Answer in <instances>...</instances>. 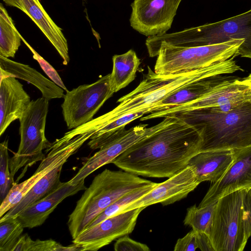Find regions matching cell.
<instances>
[{
    "label": "cell",
    "mask_w": 251,
    "mask_h": 251,
    "mask_svg": "<svg viewBox=\"0 0 251 251\" xmlns=\"http://www.w3.org/2000/svg\"><path fill=\"white\" fill-rule=\"evenodd\" d=\"M175 117L170 123L133 144L111 163L134 175L157 178H169L185 168L199 152L201 139L194 128Z\"/></svg>",
    "instance_id": "obj_1"
},
{
    "label": "cell",
    "mask_w": 251,
    "mask_h": 251,
    "mask_svg": "<svg viewBox=\"0 0 251 251\" xmlns=\"http://www.w3.org/2000/svg\"><path fill=\"white\" fill-rule=\"evenodd\" d=\"M234 58L192 71L169 75L157 74L148 66V72L137 87L119 99L117 102L119 104L113 110L95 118V123L101 128L126 114L144 110L151 113L157 103L184 85L212 76L243 71Z\"/></svg>",
    "instance_id": "obj_2"
},
{
    "label": "cell",
    "mask_w": 251,
    "mask_h": 251,
    "mask_svg": "<svg viewBox=\"0 0 251 251\" xmlns=\"http://www.w3.org/2000/svg\"><path fill=\"white\" fill-rule=\"evenodd\" d=\"M168 115L180 119L199 132L201 139L199 152L234 150L251 146L250 100L227 112L209 107Z\"/></svg>",
    "instance_id": "obj_3"
},
{
    "label": "cell",
    "mask_w": 251,
    "mask_h": 251,
    "mask_svg": "<svg viewBox=\"0 0 251 251\" xmlns=\"http://www.w3.org/2000/svg\"><path fill=\"white\" fill-rule=\"evenodd\" d=\"M152 182L124 170H103L94 177L69 216L67 225L72 239L122 196Z\"/></svg>",
    "instance_id": "obj_4"
},
{
    "label": "cell",
    "mask_w": 251,
    "mask_h": 251,
    "mask_svg": "<svg viewBox=\"0 0 251 251\" xmlns=\"http://www.w3.org/2000/svg\"><path fill=\"white\" fill-rule=\"evenodd\" d=\"M233 39H243L238 55L251 59V8L237 15L214 23L186 28L171 33L151 36L148 43L152 49L162 44L182 47L206 46Z\"/></svg>",
    "instance_id": "obj_5"
},
{
    "label": "cell",
    "mask_w": 251,
    "mask_h": 251,
    "mask_svg": "<svg viewBox=\"0 0 251 251\" xmlns=\"http://www.w3.org/2000/svg\"><path fill=\"white\" fill-rule=\"evenodd\" d=\"M251 236V188L217 201L210 234L214 251H242Z\"/></svg>",
    "instance_id": "obj_6"
},
{
    "label": "cell",
    "mask_w": 251,
    "mask_h": 251,
    "mask_svg": "<svg viewBox=\"0 0 251 251\" xmlns=\"http://www.w3.org/2000/svg\"><path fill=\"white\" fill-rule=\"evenodd\" d=\"M243 39H233L221 43L193 47L162 44L157 57L154 72L160 75L181 74L205 67L238 56Z\"/></svg>",
    "instance_id": "obj_7"
},
{
    "label": "cell",
    "mask_w": 251,
    "mask_h": 251,
    "mask_svg": "<svg viewBox=\"0 0 251 251\" xmlns=\"http://www.w3.org/2000/svg\"><path fill=\"white\" fill-rule=\"evenodd\" d=\"M49 100L42 97L32 100L19 118L20 143L18 151L10 158L9 168L11 176L24 168L21 179L28 167H31L46 156L43 151L51 144L47 139L45 126L47 117Z\"/></svg>",
    "instance_id": "obj_8"
},
{
    "label": "cell",
    "mask_w": 251,
    "mask_h": 251,
    "mask_svg": "<svg viewBox=\"0 0 251 251\" xmlns=\"http://www.w3.org/2000/svg\"><path fill=\"white\" fill-rule=\"evenodd\" d=\"M109 74L90 84L68 91L61 104L64 121L69 129H75L93 120L105 102L114 94Z\"/></svg>",
    "instance_id": "obj_9"
},
{
    "label": "cell",
    "mask_w": 251,
    "mask_h": 251,
    "mask_svg": "<svg viewBox=\"0 0 251 251\" xmlns=\"http://www.w3.org/2000/svg\"><path fill=\"white\" fill-rule=\"evenodd\" d=\"M90 137V134L85 133L77 135L65 142H61L56 139L51 143L45 150L47 155L41 161L33 175L20 183H15L1 202L0 218L15 206L47 174L58 165L66 162L68 158L76 153Z\"/></svg>",
    "instance_id": "obj_10"
},
{
    "label": "cell",
    "mask_w": 251,
    "mask_h": 251,
    "mask_svg": "<svg viewBox=\"0 0 251 251\" xmlns=\"http://www.w3.org/2000/svg\"><path fill=\"white\" fill-rule=\"evenodd\" d=\"M159 123L151 127L140 124L128 129H124L106 141L93 155L87 159L76 175L68 181L71 185H76L84 180L89 175L101 167L110 163L119 155L138 141L151 134L170 123L175 116L168 115Z\"/></svg>",
    "instance_id": "obj_11"
},
{
    "label": "cell",
    "mask_w": 251,
    "mask_h": 251,
    "mask_svg": "<svg viewBox=\"0 0 251 251\" xmlns=\"http://www.w3.org/2000/svg\"><path fill=\"white\" fill-rule=\"evenodd\" d=\"M181 0H134L131 4V26L148 37L166 33Z\"/></svg>",
    "instance_id": "obj_12"
},
{
    "label": "cell",
    "mask_w": 251,
    "mask_h": 251,
    "mask_svg": "<svg viewBox=\"0 0 251 251\" xmlns=\"http://www.w3.org/2000/svg\"><path fill=\"white\" fill-rule=\"evenodd\" d=\"M145 208H134L108 218L83 230L73 239L72 242L79 246L81 251H97L114 240L131 233L138 216Z\"/></svg>",
    "instance_id": "obj_13"
},
{
    "label": "cell",
    "mask_w": 251,
    "mask_h": 251,
    "mask_svg": "<svg viewBox=\"0 0 251 251\" xmlns=\"http://www.w3.org/2000/svg\"><path fill=\"white\" fill-rule=\"evenodd\" d=\"M251 83L246 78L239 79H226L212 91L202 97L189 102L171 108L150 113L140 119L141 121L165 116L180 111L196 108L214 107L233 101L250 100Z\"/></svg>",
    "instance_id": "obj_14"
},
{
    "label": "cell",
    "mask_w": 251,
    "mask_h": 251,
    "mask_svg": "<svg viewBox=\"0 0 251 251\" xmlns=\"http://www.w3.org/2000/svg\"><path fill=\"white\" fill-rule=\"evenodd\" d=\"M200 183L192 166L187 165L166 181L158 183L149 193L133 202L122 212L160 203L173 204L186 198Z\"/></svg>",
    "instance_id": "obj_15"
},
{
    "label": "cell",
    "mask_w": 251,
    "mask_h": 251,
    "mask_svg": "<svg viewBox=\"0 0 251 251\" xmlns=\"http://www.w3.org/2000/svg\"><path fill=\"white\" fill-rule=\"evenodd\" d=\"M251 188V146L234 150L233 161L223 176L213 183L198 206L217 201L231 192Z\"/></svg>",
    "instance_id": "obj_16"
},
{
    "label": "cell",
    "mask_w": 251,
    "mask_h": 251,
    "mask_svg": "<svg viewBox=\"0 0 251 251\" xmlns=\"http://www.w3.org/2000/svg\"><path fill=\"white\" fill-rule=\"evenodd\" d=\"M6 5L16 7L25 13L38 26L63 59V64L70 61L68 45L62 30L52 21L39 0H3Z\"/></svg>",
    "instance_id": "obj_17"
},
{
    "label": "cell",
    "mask_w": 251,
    "mask_h": 251,
    "mask_svg": "<svg viewBox=\"0 0 251 251\" xmlns=\"http://www.w3.org/2000/svg\"><path fill=\"white\" fill-rule=\"evenodd\" d=\"M86 189L84 180L76 185L62 182L46 196L27 206L17 216L24 228L41 226L57 206L65 199Z\"/></svg>",
    "instance_id": "obj_18"
},
{
    "label": "cell",
    "mask_w": 251,
    "mask_h": 251,
    "mask_svg": "<svg viewBox=\"0 0 251 251\" xmlns=\"http://www.w3.org/2000/svg\"><path fill=\"white\" fill-rule=\"evenodd\" d=\"M30 101L29 96L16 77L0 76V136L12 122L19 119Z\"/></svg>",
    "instance_id": "obj_19"
},
{
    "label": "cell",
    "mask_w": 251,
    "mask_h": 251,
    "mask_svg": "<svg viewBox=\"0 0 251 251\" xmlns=\"http://www.w3.org/2000/svg\"><path fill=\"white\" fill-rule=\"evenodd\" d=\"M234 159V150H216L200 151L189 160L188 165L194 169L200 183L219 180Z\"/></svg>",
    "instance_id": "obj_20"
},
{
    "label": "cell",
    "mask_w": 251,
    "mask_h": 251,
    "mask_svg": "<svg viewBox=\"0 0 251 251\" xmlns=\"http://www.w3.org/2000/svg\"><path fill=\"white\" fill-rule=\"evenodd\" d=\"M0 76H10L26 81L40 90L43 97L50 100L64 98L62 88L35 69L0 55Z\"/></svg>",
    "instance_id": "obj_21"
},
{
    "label": "cell",
    "mask_w": 251,
    "mask_h": 251,
    "mask_svg": "<svg viewBox=\"0 0 251 251\" xmlns=\"http://www.w3.org/2000/svg\"><path fill=\"white\" fill-rule=\"evenodd\" d=\"M223 75H216L184 85L157 103L152 112L165 110L198 99L212 91L220 83L227 79Z\"/></svg>",
    "instance_id": "obj_22"
},
{
    "label": "cell",
    "mask_w": 251,
    "mask_h": 251,
    "mask_svg": "<svg viewBox=\"0 0 251 251\" xmlns=\"http://www.w3.org/2000/svg\"><path fill=\"white\" fill-rule=\"evenodd\" d=\"M112 61L110 84L112 91L116 93L134 80L141 62L135 51L131 49L122 54L114 55Z\"/></svg>",
    "instance_id": "obj_23"
},
{
    "label": "cell",
    "mask_w": 251,
    "mask_h": 251,
    "mask_svg": "<svg viewBox=\"0 0 251 251\" xmlns=\"http://www.w3.org/2000/svg\"><path fill=\"white\" fill-rule=\"evenodd\" d=\"M21 35L2 3L0 4V55L14 57L21 45Z\"/></svg>",
    "instance_id": "obj_24"
},
{
    "label": "cell",
    "mask_w": 251,
    "mask_h": 251,
    "mask_svg": "<svg viewBox=\"0 0 251 251\" xmlns=\"http://www.w3.org/2000/svg\"><path fill=\"white\" fill-rule=\"evenodd\" d=\"M216 203L217 201L201 207H197L195 204L189 207L183 221L184 224L209 236Z\"/></svg>",
    "instance_id": "obj_25"
},
{
    "label": "cell",
    "mask_w": 251,
    "mask_h": 251,
    "mask_svg": "<svg viewBox=\"0 0 251 251\" xmlns=\"http://www.w3.org/2000/svg\"><path fill=\"white\" fill-rule=\"evenodd\" d=\"M157 184V183L153 182L150 185L125 194L100 214L86 229L96 225L108 218L122 212L131 203L149 193Z\"/></svg>",
    "instance_id": "obj_26"
},
{
    "label": "cell",
    "mask_w": 251,
    "mask_h": 251,
    "mask_svg": "<svg viewBox=\"0 0 251 251\" xmlns=\"http://www.w3.org/2000/svg\"><path fill=\"white\" fill-rule=\"evenodd\" d=\"M12 251H81L75 244L64 246L53 240H33L28 234L22 235Z\"/></svg>",
    "instance_id": "obj_27"
},
{
    "label": "cell",
    "mask_w": 251,
    "mask_h": 251,
    "mask_svg": "<svg viewBox=\"0 0 251 251\" xmlns=\"http://www.w3.org/2000/svg\"><path fill=\"white\" fill-rule=\"evenodd\" d=\"M24 228L17 216L0 222V251H12Z\"/></svg>",
    "instance_id": "obj_28"
},
{
    "label": "cell",
    "mask_w": 251,
    "mask_h": 251,
    "mask_svg": "<svg viewBox=\"0 0 251 251\" xmlns=\"http://www.w3.org/2000/svg\"><path fill=\"white\" fill-rule=\"evenodd\" d=\"M8 139L0 144V202L5 198L15 183L9 168L10 158L8 151Z\"/></svg>",
    "instance_id": "obj_29"
},
{
    "label": "cell",
    "mask_w": 251,
    "mask_h": 251,
    "mask_svg": "<svg viewBox=\"0 0 251 251\" xmlns=\"http://www.w3.org/2000/svg\"><path fill=\"white\" fill-rule=\"evenodd\" d=\"M22 40H23L25 45L28 47L33 54V58L37 60L40 64L41 67L46 75L53 81L56 84L60 87L66 92L67 90L66 87L62 80L60 75L55 70V69L45 59L39 55L21 36Z\"/></svg>",
    "instance_id": "obj_30"
},
{
    "label": "cell",
    "mask_w": 251,
    "mask_h": 251,
    "mask_svg": "<svg viewBox=\"0 0 251 251\" xmlns=\"http://www.w3.org/2000/svg\"><path fill=\"white\" fill-rule=\"evenodd\" d=\"M200 234L192 229L184 237L179 238L175 246V251H194L200 249Z\"/></svg>",
    "instance_id": "obj_31"
},
{
    "label": "cell",
    "mask_w": 251,
    "mask_h": 251,
    "mask_svg": "<svg viewBox=\"0 0 251 251\" xmlns=\"http://www.w3.org/2000/svg\"><path fill=\"white\" fill-rule=\"evenodd\" d=\"M116 251H150L148 246L137 242L129 237L127 235L118 238L114 245Z\"/></svg>",
    "instance_id": "obj_32"
},
{
    "label": "cell",
    "mask_w": 251,
    "mask_h": 251,
    "mask_svg": "<svg viewBox=\"0 0 251 251\" xmlns=\"http://www.w3.org/2000/svg\"><path fill=\"white\" fill-rule=\"evenodd\" d=\"M246 78L251 83V73Z\"/></svg>",
    "instance_id": "obj_33"
},
{
    "label": "cell",
    "mask_w": 251,
    "mask_h": 251,
    "mask_svg": "<svg viewBox=\"0 0 251 251\" xmlns=\"http://www.w3.org/2000/svg\"><path fill=\"white\" fill-rule=\"evenodd\" d=\"M251 100V94L250 95V100Z\"/></svg>",
    "instance_id": "obj_34"
}]
</instances>
